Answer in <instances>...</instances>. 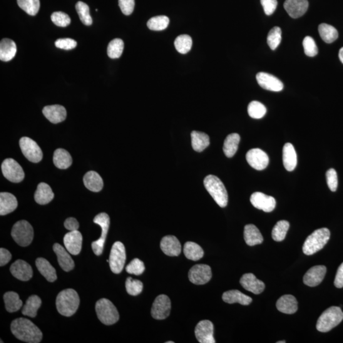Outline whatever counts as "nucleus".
<instances>
[{
	"label": "nucleus",
	"instance_id": "16",
	"mask_svg": "<svg viewBox=\"0 0 343 343\" xmlns=\"http://www.w3.org/2000/svg\"><path fill=\"white\" fill-rule=\"evenodd\" d=\"M195 336L200 343H215L213 325L209 320H202L195 327Z\"/></svg>",
	"mask_w": 343,
	"mask_h": 343
},
{
	"label": "nucleus",
	"instance_id": "4",
	"mask_svg": "<svg viewBox=\"0 0 343 343\" xmlns=\"http://www.w3.org/2000/svg\"><path fill=\"white\" fill-rule=\"evenodd\" d=\"M205 188L220 207H226L228 202V195L225 185L220 179L215 176L209 175L203 181Z\"/></svg>",
	"mask_w": 343,
	"mask_h": 343
},
{
	"label": "nucleus",
	"instance_id": "46",
	"mask_svg": "<svg viewBox=\"0 0 343 343\" xmlns=\"http://www.w3.org/2000/svg\"><path fill=\"white\" fill-rule=\"evenodd\" d=\"M124 43L122 39L115 38L109 44L108 55L111 59H118L123 53Z\"/></svg>",
	"mask_w": 343,
	"mask_h": 343
},
{
	"label": "nucleus",
	"instance_id": "2",
	"mask_svg": "<svg viewBox=\"0 0 343 343\" xmlns=\"http://www.w3.org/2000/svg\"><path fill=\"white\" fill-rule=\"evenodd\" d=\"M79 305L78 293L72 289L63 290L56 299L57 311L65 317H71L76 312Z\"/></svg>",
	"mask_w": 343,
	"mask_h": 343
},
{
	"label": "nucleus",
	"instance_id": "56",
	"mask_svg": "<svg viewBox=\"0 0 343 343\" xmlns=\"http://www.w3.org/2000/svg\"><path fill=\"white\" fill-rule=\"evenodd\" d=\"M119 7L125 16L133 13L135 7V0H119Z\"/></svg>",
	"mask_w": 343,
	"mask_h": 343
},
{
	"label": "nucleus",
	"instance_id": "22",
	"mask_svg": "<svg viewBox=\"0 0 343 343\" xmlns=\"http://www.w3.org/2000/svg\"><path fill=\"white\" fill-rule=\"evenodd\" d=\"M240 283L245 290L254 294H261L265 288L264 282L258 279L252 273H246L243 275L241 278Z\"/></svg>",
	"mask_w": 343,
	"mask_h": 343
},
{
	"label": "nucleus",
	"instance_id": "62",
	"mask_svg": "<svg viewBox=\"0 0 343 343\" xmlns=\"http://www.w3.org/2000/svg\"><path fill=\"white\" fill-rule=\"evenodd\" d=\"M277 343H285V340H283V341H278Z\"/></svg>",
	"mask_w": 343,
	"mask_h": 343
},
{
	"label": "nucleus",
	"instance_id": "33",
	"mask_svg": "<svg viewBox=\"0 0 343 343\" xmlns=\"http://www.w3.org/2000/svg\"><path fill=\"white\" fill-rule=\"evenodd\" d=\"M244 239L246 243L249 246L262 244L264 240L259 229L253 225L245 226Z\"/></svg>",
	"mask_w": 343,
	"mask_h": 343
},
{
	"label": "nucleus",
	"instance_id": "30",
	"mask_svg": "<svg viewBox=\"0 0 343 343\" xmlns=\"http://www.w3.org/2000/svg\"><path fill=\"white\" fill-rule=\"evenodd\" d=\"M54 194L50 186L45 183H39L34 193V200L39 205H46L53 200Z\"/></svg>",
	"mask_w": 343,
	"mask_h": 343
},
{
	"label": "nucleus",
	"instance_id": "61",
	"mask_svg": "<svg viewBox=\"0 0 343 343\" xmlns=\"http://www.w3.org/2000/svg\"><path fill=\"white\" fill-rule=\"evenodd\" d=\"M339 57L340 61H341V63L343 64V47L339 50Z\"/></svg>",
	"mask_w": 343,
	"mask_h": 343
},
{
	"label": "nucleus",
	"instance_id": "38",
	"mask_svg": "<svg viewBox=\"0 0 343 343\" xmlns=\"http://www.w3.org/2000/svg\"><path fill=\"white\" fill-rule=\"evenodd\" d=\"M53 161L54 165L60 169L69 168L73 161L70 154L64 149H57L55 151Z\"/></svg>",
	"mask_w": 343,
	"mask_h": 343
},
{
	"label": "nucleus",
	"instance_id": "37",
	"mask_svg": "<svg viewBox=\"0 0 343 343\" xmlns=\"http://www.w3.org/2000/svg\"><path fill=\"white\" fill-rule=\"evenodd\" d=\"M41 305V300L38 295H33L26 301V304L22 310V313L26 316L34 318L36 316L37 312Z\"/></svg>",
	"mask_w": 343,
	"mask_h": 343
},
{
	"label": "nucleus",
	"instance_id": "5",
	"mask_svg": "<svg viewBox=\"0 0 343 343\" xmlns=\"http://www.w3.org/2000/svg\"><path fill=\"white\" fill-rule=\"evenodd\" d=\"M343 320V313L339 307H332L322 313L317 323V329L327 332L339 325Z\"/></svg>",
	"mask_w": 343,
	"mask_h": 343
},
{
	"label": "nucleus",
	"instance_id": "15",
	"mask_svg": "<svg viewBox=\"0 0 343 343\" xmlns=\"http://www.w3.org/2000/svg\"><path fill=\"white\" fill-rule=\"evenodd\" d=\"M250 200L253 207L265 212H271L275 209L276 200L273 196L261 192H255L251 195Z\"/></svg>",
	"mask_w": 343,
	"mask_h": 343
},
{
	"label": "nucleus",
	"instance_id": "54",
	"mask_svg": "<svg viewBox=\"0 0 343 343\" xmlns=\"http://www.w3.org/2000/svg\"><path fill=\"white\" fill-rule=\"evenodd\" d=\"M327 183L330 190L334 192L337 190L338 180L336 171L330 168L326 173Z\"/></svg>",
	"mask_w": 343,
	"mask_h": 343
},
{
	"label": "nucleus",
	"instance_id": "31",
	"mask_svg": "<svg viewBox=\"0 0 343 343\" xmlns=\"http://www.w3.org/2000/svg\"><path fill=\"white\" fill-rule=\"evenodd\" d=\"M222 297L224 302L229 303V304L237 303L240 305L246 306L250 305L252 302V298L243 294L242 292L238 290H228V291L224 293Z\"/></svg>",
	"mask_w": 343,
	"mask_h": 343
},
{
	"label": "nucleus",
	"instance_id": "11",
	"mask_svg": "<svg viewBox=\"0 0 343 343\" xmlns=\"http://www.w3.org/2000/svg\"><path fill=\"white\" fill-rule=\"evenodd\" d=\"M4 177L12 183H20L24 179V173L22 166L14 159L8 158L2 165Z\"/></svg>",
	"mask_w": 343,
	"mask_h": 343
},
{
	"label": "nucleus",
	"instance_id": "7",
	"mask_svg": "<svg viewBox=\"0 0 343 343\" xmlns=\"http://www.w3.org/2000/svg\"><path fill=\"white\" fill-rule=\"evenodd\" d=\"M11 235L17 244L22 247H27L31 244L33 240L34 230L29 223L22 220L13 226Z\"/></svg>",
	"mask_w": 343,
	"mask_h": 343
},
{
	"label": "nucleus",
	"instance_id": "53",
	"mask_svg": "<svg viewBox=\"0 0 343 343\" xmlns=\"http://www.w3.org/2000/svg\"><path fill=\"white\" fill-rule=\"evenodd\" d=\"M303 47L306 55L308 57H315L318 54V47L312 37L307 36L303 39Z\"/></svg>",
	"mask_w": 343,
	"mask_h": 343
},
{
	"label": "nucleus",
	"instance_id": "21",
	"mask_svg": "<svg viewBox=\"0 0 343 343\" xmlns=\"http://www.w3.org/2000/svg\"><path fill=\"white\" fill-rule=\"evenodd\" d=\"M309 6L308 0H286L283 7L292 18L297 19L307 12Z\"/></svg>",
	"mask_w": 343,
	"mask_h": 343
},
{
	"label": "nucleus",
	"instance_id": "10",
	"mask_svg": "<svg viewBox=\"0 0 343 343\" xmlns=\"http://www.w3.org/2000/svg\"><path fill=\"white\" fill-rule=\"evenodd\" d=\"M20 148L22 153L27 160L33 163H38L43 158V153L41 148L35 141L27 137L20 139Z\"/></svg>",
	"mask_w": 343,
	"mask_h": 343
},
{
	"label": "nucleus",
	"instance_id": "48",
	"mask_svg": "<svg viewBox=\"0 0 343 343\" xmlns=\"http://www.w3.org/2000/svg\"><path fill=\"white\" fill-rule=\"evenodd\" d=\"M248 113L251 118H262L267 113V108L260 102L253 101L248 104Z\"/></svg>",
	"mask_w": 343,
	"mask_h": 343
},
{
	"label": "nucleus",
	"instance_id": "41",
	"mask_svg": "<svg viewBox=\"0 0 343 343\" xmlns=\"http://www.w3.org/2000/svg\"><path fill=\"white\" fill-rule=\"evenodd\" d=\"M319 32L323 40L327 44H331L338 38L337 29L329 24L323 23L319 25Z\"/></svg>",
	"mask_w": 343,
	"mask_h": 343
},
{
	"label": "nucleus",
	"instance_id": "52",
	"mask_svg": "<svg viewBox=\"0 0 343 343\" xmlns=\"http://www.w3.org/2000/svg\"><path fill=\"white\" fill-rule=\"evenodd\" d=\"M145 270V266L140 260L136 258L126 266V272L135 275L143 274Z\"/></svg>",
	"mask_w": 343,
	"mask_h": 343
},
{
	"label": "nucleus",
	"instance_id": "39",
	"mask_svg": "<svg viewBox=\"0 0 343 343\" xmlns=\"http://www.w3.org/2000/svg\"><path fill=\"white\" fill-rule=\"evenodd\" d=\"M5 305L7 312L13 313L17 312L22 307V302L19 295L15 292H8L4 294Z\"/></svg>",
	"mask_w": 343,
	"mask_h": 343
},
{
	"label": "nucleus",
	"instance_id": "45",
	"mask_svg": "<svg viewBox=\"0 0 343 343\" xmlns=\"http://www.w3.org/2000/svg\"><path fill=\"white\" fill-rule=\"evenodd\" d=\"M169 22L170 21L166 16H156L149 20L147 26L151 30L162 31L168 27Z\"/></svg>",
	"mask_w": 343,
	"mask_h": 343
},
{
	"label": "nucleus",
	"instance_id": "29",
	"mask_svg": "<svg viewBox=\"0 0 343 343\" xmlns=\"http://www.w3.org/2000/svg\"><path fill=\"white\" fill-rule=\"evenodd\" d=\"M83 183L88 190L93 192H99L103 188V179L95 171H89L83 177Z\"/></svg>",
	"mask_w": 343,
	"mask_h": 343
},
{
	"label": "nucleus",
	"instance_id": "50",
	"mask_svg": "<svg viewBox=\"0 0 343 343\" xmlns=\"http://www.w3.org/2000/svg\"><path fill=\"white\" fill-rule=\"evenodd\" d=\"M125 287L128 294L138 295L143 291V283L140 280L128 277L126 280Z\"/></svg>",
	"mask_w": 343,
	"mask_h": 343
},
{
	"label": "nucleus",
	"instance_id": "9",
	"mask_svg": "<svg viewBox=\"0 0 343 343\" xmlns=\"http://www.w3.org/2000/svg\"><path fill=\"white\" fill-rule=\"evenodd\" d=\"M126 261L125 246L120 242H116L111 248L109 255V267L112 272L119 274L124 268Z\"/></svg>",
	"mask_w": 343,
	"mask_h": 343
},
{
	"label": "nucleus",
	"instance_id": "20",
	"mask_svg": "<svg viewBox=\"0 0 343 343\" xmlns=\"http://www.w3.org/2000/svg\"><path fill=\"white\" fill-rule=\"evenodd\" d=\"M12 275L21 281H28L33 277V269L28 263L19 260L14 262L10 268Z\"/></svg>",
	"mask_w": 343,
	"mask_h": 343
},
{
	"label": "nucleus",
	"instance_id": "8",
	"mask_svg": "<svg viewBox=\"0 0 343 343\" xmlns=\"http://www.w3.org/2000/svg\"><path fill=\"white\" fill-rule=\"evenodd\" d=\"M94 223L100 226L102 233L101 237L98 240L92 243V248L96 255H101L103 252L104 243L106 242L109 225H110V219L106 213L103 212L99 213L94 218Z\"/></svg>",
	"mask_w": 343,
	"mask_h": 343
},
{
	"label": "nucleus",
	"instance_id": "28",
	"mask_svg": "<svg viewBox=\"0 0 343 343\" xmlns=\"http://www.w3.org/2000/svg\"><path fill=\"white\" fill-rule=\"evenodd\" d=\"M283 163L286 170L291 172L296 167L297 154L294 146L290 143H286L283 148Z\"/></svg>",
	"mask_w": 343,
	"mask_h": 343
},
{
	"label": "nucleus",
	"instance_id": "58",
	"mask_svg": "<svg viewBox=\"0 0 343 343\" xmlns=\"http://www.w3.org/2000/svg\"><path fill=\"white\" fill-rule=\"evenodd\" d=\"M12 259L11 253L4 248H0V266L6 265Z\"/></svg>",
	"mask_w": 343,
	"mask_h": 343
},
{
	"label": "nucleus",
	"instance_id": "18",
	"mask_svg": "<svg viewBox=\"0 0 343 343\" xmlns=\"http://www.w3.org/2000/svg\"><path fill=\"white\" fill-rule=\"evenodd\" d=\"M83 237L78 230L66 233L64 237V244L69 253L78 255L81 252Z\"/></svg>",
	"mask_w": 343,
	"mask_h": 343
},
{
	"label": "nucleus",
	"instance_id": "47",
	"mask_svg": "<svg viewBox=\"0 0 343 343\" xmlns=\"http://www.w3.org/2000/svg\"><path fill=\"white\" fill-rule=\"evenodd\" d=\"M76 10L82 23L86 26H91L93 24V19L90 15L89 7L84 2H78L76 4Z\"/></svg>",
	"mask_w": 343,
	"mask_h": 343
},
{
	"label": "nucleus",
	"instance_id": "6",
	"mask_svg": "<svg viewBox=\"0 0 343 343\" xmlns=\"http://www.w3.org/2000/svg\"><path fill=\"white\" fill-rule=\"evenodd\" d=\"M96 311L99 320L106 325L115 324L120 318L115 306L110 301L104 298L96 303Z\"/></svg>",
	"mask_w": 343,
	"mask_h": 343
},
{
	"label": "nucleus",
	"instance_id": "35",
	"mask_svg": "<svg viewBox=\"0 0 343 343\" xmlns=\"http://www.w3.org/2000/svg\"><path fill=\"white\" fill-rule=\"evenodd\" d=\"M36 266L39 273L46 278L47 281L53 282L57 280L56 271L48 261L44 258H38L36 260Z\"/></svg>",
	"mask_w": 343,
	"mask_h": 343
},
{
	"label": "nucleus",
	"instance_id": "59",
	"mask_svg": "<svg viewBox=\"0 0 343 343\" xmlns=\"http://www.w3.org/2000/svg\"><path fill=\"white\" fill-rule=\"evenodd\" d=\"M64 226L69 232H72V231L78 230L79 225L78 221L75 218H69L64 222Z\"/></svg>",
	"mask_w": 343,
	"mask_h": 343
},
{
	"label": "nucleus",
	"instance_id": "51",
	"mask_svg": "<svg viewBox=\"0 0 343 343\" xmlns=\"http://www.w3.org/2000/svg\"><path fill=\"white\" fill-rule=\"evenodd\" d=\"M51 19L52 21L59 27H65L69 26L71 23L70 17L64 12H54L52 14Z\"/></svg>",
	"mask_w": 343,
	"mask_h": 343
},
{
	"label": "nucleus",
	"instance_id": "14",
	"mask_svg": "<svg viewBox=\"0 0 343 343\" xmlns=\"http://www.w3.org/2000/svg\"><path fill=\"white\" fill-rule=\"evenodd\" d=\"M246 160L252 168L264 170L269 164V157L264 151L259 148L252 149L246 154Z\"/></svg>",
	"mask_w": 343,
	"mask_h": 343
},
{
	"label": "nucleus",
	"instance_id": "3",
	"mask_svg": "<svg viewBox=\"0 0 343 343\" xmlns=\"http://www.w3.org/2000/svg\"><path fill=\"white\" fill-rule=\"evenodd\" d=\"M330 233L329 229H318L312 233L305 240L303 251L305 254L310 255L322 249L329 240Z\"/></svg>",
	"mask_w": 343,
	"mask_h": 343
},
{
	"label": "nucleus",
	"instance_id": "42",
	"mask_svg": "<svg viewBox=\"0 0 343 343\" xmlns=\"http://www.w3.org/2000/svg\"><path fill=\"white\" fill-rule=\"evenodd\" d=\"M290 224L287 221H280L276 224L272 230V238L276 242H282L285 239Z\"/></svg>",
	"mask_w": 343,
	"mask_h": 343
},
{
	"label": "nucleus",
	"instance_id": "44",
	"mask_svg": "<svg viewBox=\"0 0 343 343\" xmlns=\"http://www.w3.org/2000/svg\"><path fill=\"white\" fill-rule=\"evenodd\" d=\"M17 4L20 8L30 16H35L40 7L39 0H17Z\"/></svg>",
	"mask_w": 343,
	"mask_h": 343
},
{
	"label": "nucleus",
	"instance_id": "63",
	"mask_svg": "<svg viewBox=\"0 0 343 343\" xmlns=\"http://www.w3.org/2000/svg\"><path fill=\"white\" fill-rule=\"evenodd\" d=\"M166 343H174V342H173V341H168V342H166Z\"/></svg>",
	"mask_w": 343,
	"mask_h": 343
},
{
	"label": "nucleus",
	"instance_id": "19",
	"mask_svg": "<svg viewBox=\"0 0 343 343\" xmlns=\"http://www.w3.org/2000/svg\"><path fill=\"white\" fill-rule=\"evenodd\" d=\"M327 268L325 266H315L310 268L303 277V282L310 287L319 285L324 280Z\"/></svg>",
	"mask_w": 343,
	"mask_h": 343
},
{
	"label": "nucleus",
	"instance_id": "34",
	"mask_svg": "<svg viewBox=\"0 0 343 343\" xmlns=\"http://www.w3.org/2000/svg\"><path fill=\"white\" fill-rule=\"evenodd\" d=\"M191 138L193 149L197 152H202L210 145L209 137L202 132L193 131Z\"/></svg>",
	"mask_w": 343,
	"mask_h": 343
},
{
	"label": "nucleus",
	"instance_id": "26",
	"mask_svg": "<svg viewBox=\"0 0 343 343\" xmlns=\"http://www.w3.org/2000/svg\"><path fill=\"white\" fill-rule=\"evenodd\" d=\"M18 205L16 196L7 192L0 193V215L6 216L13 212Z\"/></svg>",
	"mask_w": 343,
	"mask_h": 343
},
{
	"label": "nucleus",
	"instance_id": "49",
	"mask_svg": "<svg viewBox=\"0 0 343 343\" xmlns=\"http://www.w3.org/2000/svg\"><path fill=\"white\" fill-rule=\"evenodd\" d=\"M282 39V30L279 27H273L268 33L267 43L272 50H275L279 46Z\"/></svg>",
	"mask_w": 343,
	"mask_h": 343
},
{
	"label": "nucleus",
	"instance_id": "13",
	"mask_svg": "<svg viewBox=\"0 0 343 343\" xmlns=\"http://www.w3.org/2000/svg\"><path fill=\"white\" fill-rule=\"evenodd\" d=\"M171 302L167 295H158L154 302L151 308V315L156 320H164L170 315Z\"/></svg>",
	"mask_w": 343,
	"mask_h": 343
},
{
	"label": "nucleus",
	"instance_id": "40",
	"mask_svg": "<svg viewBox=\"0 0 343 343\" xmlns=\"http://www.w3.org/2000/svg\"><path fill=\"white\" fill-rule=\"evenodd\" d=\"M184 253L188 260L198 261L203 257L204 252L197 243L193 242H186L184 246Z\"/></svg>",
	"mask_w": 343,
	"mask_h": 343
},
{
	"label": "nucleus",
	"instance_id": "55",
	"mask_svg": "<svg viewBox=\"0 0 343 343\" xmlns=\"http://www.w3.org/2000/svg\"><path fill=\"white\" fill-rule=\"evenodd\" d=\"M55 46L57 48L64 50H72L77 46L75 40L71 38H61L58 39L55 42Z\"/></svg>",
	"mask_w": 343,
	"mask_h": 343
},
{
	"label": "nucleus",
	"instance_id": "60",
	"mask_svg": "<svg viewBox=\"0 0 343 343\" xmlns=\"http://www.w3.org/2000/svg\"><path fill=\"white\" fill-rule=\"evenodd\" d=\"M334 285L337 288L343 287V263L338 268L334 280Z\"/></svg>",
	"mask_w": 343,
	"mask_h": 343
},
{
	"label": "nucleus",
	"instance_id": "17",
	"mask_svg": "<svg viewBox=\"0 0 343 343\" xmlns=\"http://www.w3.org/2000/svg\"><path fill=\"white\" fill-rule=\"evenodd\" d=\"M258 83L265 90L273 92L282 91L283 84L277 77L272 74L261 72L256 75Z\"/></svg>",
	"mask_w": 343,
	"mask_h": 343
},
{
	"label": "nucleus",
	"instance_id": "12",
	"mask_svg": "<svg viewBox=\"0 0 343 343\" xmlns=\"http://www.w3.org/2000/svg\"><path fill=\"white\" fill-rule=\"evenodd\" d=\"M189 280L195 285H203L212 278V270L207 265H196L191 268L188 273Z\"/></svg>",
	"mask_w": 343,
	"mask_h": 343
},
{
	"label": "nucleus",
	"instance_id": "23",
	"mask_svg": "<svg viewBox=\"0 0 343 343\" xmlns=\"http://www.w3.org/2000/svg\"><path fill=\"white\" fill-rule=\"evenodd\" d=\"M54 252L57 256V261L62 269L65 272H70L74 268V263L66 248L59 243H55L53 246Z\"/></svg>",
	"mask_w": 343,
	"mask_h": 343
},
{
	"label": "nucleus",
	"instance_id": "27",
	"mask_svg": "<svg viewBox=\"0 0 343 343\" xmlns=\"http://www.w3.org/2000/svg\"><path fill=\"white\" fill-rule=\"evenodd\" d=\"M277 308L279 312L285 314H294L297 312L298 303L293 295H284L277 301Z\"/></svg>",
	"mask_w": 343,
	"mask_h": 343
},
{
	"label": "nucleus",
	"instance_id": "1",
	"mask_svg": "<svg viewBox=\"0 0 343 343\" xmlns=\"http://www.w3.org/2000/svg\"><path fill=\"white\" fill-rule=\"evenodd\" d=\"M11 331L17 339L29 343L40 342L43 337L40 329L30 320L24 318L13 320Z\"/></svg>",
	"mask_w": 343,
	"mask_h": 343
},
{
	"label": "nucleus",
	"instance_id": "57",
	"mask_svg": "<svg viewBox=\"0 0 343 343\" xmlns=\"http://www.w3.org/2000/svg\"><path fill=\"white\" fill-rule=\"evenodd\" d=\"M261 4L262 5L265 14L267 16H270L274 13L277 7L278 2L277 0H261Z\"/></svg>",
	"mask_w": 343,
	"mask_h": 343
},
{
	"label": "nucleus",
	"instance_id": "25",
	"mask_svg": "<svg viewBox=\"0 0 343 343\" xmlns=\"http://www.w3.org/2000/svg\"><path fill=\"white\" fill-rule=\"evenodd\" d=\"M43 113L47 120L55 124L65 120L67 114L65 108L61 105L46 106L43 109Z\"/></svg>",
	"mask_w": 343,
	"mask_h": 343
},
{
	"label": "nucleus",
	"instance_id": "36",
	"mask_svg": "<svg viewBox=\"0 0 343 343\" xmlns=\"http://www.w3.org/2000/svg\"><path fill=\"white\" fill-rule=\"evenodd\" d=\"M240 141L239 134L233 133L226 137L224 142L223 151L228 158H232L237 153Z\"/></svg>",
	"mask_w": 343,
	"mask_h": 343
},
{
	"label": "nucleus",
	"instance_id": "32",
	"mask_svg": "<svg viewBox=\"0 0 343 343\" xmlns=\"http://www.w3.org/2000/svg\"><path fill=\"white\" fill-rule=\"evenodd\" d=\"M17 53L16 43L11 39L5 38L0 43V59L4 62L11 61Z\"/></svg>",
	"mask_w": 343,
	"mask_h": 343
},
{
	"label": "nucleus",
	"instance_id": "43",
	"mask_svg": "<svg viewBox=\"0 0 343 343\" xmlns=\"http://www.w3.org/2000/svg\"><path fill=\"white\" fill-rule=\"evenodd\" d=\"M193 41L191 36L188 34H182L176 38L175 46L176 50L180 54H185L190 51L192 47Z\"/></svg>",
	"mask_w": 343,
	"mask_h": 343
},
{
	"label": "nucleus",
	"instance_id": "24",
	"mask_svg": "<svg viewBox=\"0 0 343 343\" xmlns=\"http://www.w3.org/2000/svg\"><path fill=\"white\" fill-rule=\"evenodd\" d=\"M160 248L163 252L168 256H178L181 252L180 241L173 235L166 236L161 239Z\"/></svg>",
	"mask_w": 343,
	"mask_h": 343
}]
</instances>
